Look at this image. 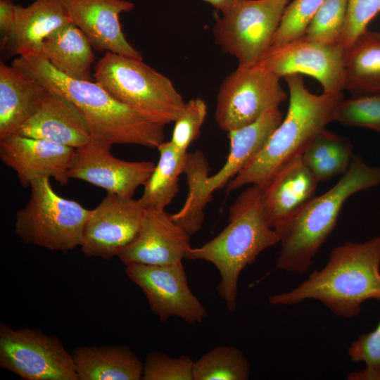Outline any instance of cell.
<instances>
[{"label":"cell","mask_w":380,"mask_h":380,"mask_svg":"<svg viewBox=\"0 0 380 380\" xmlns=\"http://www.w3.org/2000/svg\"><path fill=\"white\" fill-rule=\"evenodd\" d=\"M11 65L69 100L88 123L92 139L109 145L158 148L165 139V126L151 122L113 97L100 84L70 77L36 54L15 58Z\"/></svg>","instance_id":"6da1fadb"},{"label":"cell","mask_w":380,"mask_h":380,"mask_svg":"<svg viewBox=\"0 0 380 380\" xmlns=\"http://www.w3.org/2000/svg\"><path fill=\"white\" fill-rule=\"evenodd\" d=\"M319 301L339 317L351 319L369 299L380 301V237L335 247L324 267L290 291L272 295L269 303L291 305Z\"/></svg>","instance_id":"7a4b0ae2"},{"label":"cell","mask_w":380,"mask_h":380,"mask_svg":"<svg viewBox=\"0 0 380 380\" xmlns=\"http://www.w3.org/2000/svg\"><path fill=\"white\" fill-rule=\"evenodd\" d=\"M289 90L287 114L262 148L226 186L227 192L251 184L262 189L286 163L302 155L310 141L330 122L343 93L315 95L301 74L284 77Z\"/></svg>","instance_id":"3957f363"},{"label":"cell","mask_w":380,"mask_h":380,"mask_svg":"<svg viewBox=\"0 0 380 380\" xmlns=\"http://www.w3.org/2000/svg\"><path fill=\"white\" fill-rule=\"evenodd\" d=\"M380 184V167L353 156L341 179L324 194L310 198L273 229L281 244L276 268L305 272L336 225L341 209L353 194Z\"/></svg>","instance_id":"277c9868"},{"label":"cell","mask_w":380,"mask_h":380,"mask_svg":"<svg viewBox=\"0 0 380 380\" xmlns=\"http://www.w3.org/2000/svg\"><path fill=\"white\" fill-rule=\"evenodd\" d=\"M262 189L251 185L229 208L228 224L215 237L201 246L191 248L185 259L204 260L220 274L217 293L229 311L236 308L238 281L241 271L266 248L279 242L265 217Z\"/></svg>","instance_id":"5b68a950"},{"label":"cell","mask_w":380,"mask_h":380,"mask_svg":"<svg viewBox=\"0 0 380 380\" xmlns=\"http://www.w3.org/2000/svg\"><path fill=\"white\" fill-rule=\"evenodd\" d=\"M94 77L115 99L156 123L174 122L186 103L171 80L143 60L108 51Z\"/></svg>","instance_id":"8992f818"},{"label":"cell","mask_w":380,"mask_h":380,"mask_svg":"<svg viewBox=\"0 0 380 380\" xmlns=\"http://www.w3.org/2000/svg\"><path fill=\"white\" fill-rule=\"evenodd\" d=\"M30 196L15 215V233L25 243L67 252L80 247L90 210L61 197L49 179L34 181Z\"/></svg>","instance_id":"52a82bcc"},{"label":"cell","mask_w":380,"mask_h":380,"mask_svg":"<svg viewBox=\"0 0 380 380\" xmlns=\"http://www.w3.org/2000/svg\"><path fill=\"white\" fill-rule=\"evenodd\" d=\"M289 0H236L213 28L215 43L240 67L255 65L270 49Z\"/></svg>","instance_id":"ba28073f"},{"label":"cell","mask_w":380,"mask_h":380,"mask_svg":"<svg viewBox=\"0 0 380 380\" xmlns=\"http://www.w3.org/2000/svg\"><path fill=\"white\" fill-rule=\"evenodd\" d=\"M283 119L279 108H274L255 122L228 132L230 148L224 164L212 176L193 182L191 198L177 215V222L190 235L201 228L205 219L204 210L213 199L214 191L226 187L262 148Z\"/></svg>","instance_id":"9c48e42d"},{"label":"cell","mask_w":380,"mask_h":380,"mask_svg":"<svg viewBox=\"0 0 380 380\" xmlns=\"http://www.w3.org/2000/svg\"><path fill=\"white\" fill-rule=\"evenodd\" d=\"M0 367L24 380H79L61 339L39 329L0 324Z\"/></svg>","instance_id":"30bf717a"},{"label":"cell","mask_w":380,"mask_h":380,"mask_svg":"<svg viewBox=\"0 0 380 380\" xmlns=\"http://www.w3.org/2000/svg\"><path fill=\"white\" fill-rule=\"evenodd\" d=\"M279 79L256 65L238 66L223 80L217 93L215 119L219 127L228 133L279 108L287 98Z\"/></svg>","instance_id":"8fae6325"},{"label":"cell","mask_w":380,"mask_h":380,"mask_svg":"<svg viewBox=\"0 0 380 380\" xmlns=\"http://www.w3.org/2000/svg\"><path fill=\"white\" fill-rule=\"evenodd\" d=\"M125 273L146 296L151 311L161 322L177 317L188 324L208 316L204 305L191 291L182 262L167 265L131 264Z\"/></svg>","instance_id":"7c38bea8"},{"label":"cell","mask_w":380,"mask_h":380,"mask_svg":"<svg viewBox=\"0 0 380 380\" xmlns=\"http://www.w3.org/2000/svg\"><path fill=\"white\" fill-rule=\"evenodd\" d=\"M346 50L340 44H322L300 37L270 49L255 64L279 78L305 74L315 78L326 94L342 93L346 85Z\"/></svg>","instance_id":"4fadbf2b"},{"label":"cell","mask_w":380,"mask_h":380,"mask_svg":"<svg viewBox=\"0 0 380 380\" xmlns=\"http://www.w3.org/2000/svg\"><path fill=\"white\" fill-rule=\"evenodd\" d=\"M144 213L139 200L108 193L90 210L82 252L87 257L104 260L118 257L138 234Z\"/></svg>","instance_id":"5bb4252c"},{"label":"cell","mask_w":380,"mask_h":380,"mask_svg":"<svg viewBox=\"0 0 380 380\" xmlns=\"http://www.w3.org/2000/svg\"><path fill=\"white\" fill-rule=\"evenodd\" d=\"M111 145L91 140L75 149L70 166V179H77L106 190L108 193L132 198L144 186L156 165L152 161H127L115 157Z\"/></svg>","instance_id":"9a60e30c"},{"label":"cell","mask_w":380,"mask_h":380,"mask_svg":"<svg viewBox=\"0 0 380 380\" xmlns=\"http://www.w3.org/2000/svg\"><path fill=\"white\" fill-rule=\"evenodd\" d=\"M75 152V148L71 147L17 133L0 139L1 160L16 172L23 187L51 177L66 185Z\"/></svg>","instance_id":"2e32d148"},{"label":"cell","mask_w":380,"mask_h":380,"mask_svg":"<svg viewBox=\"0 0 380 380\" xmlns=\"http://www.w3.org/2000/svg\"><path fill=\"white\" fill-rule=\"evenodd\" d=\"M190 238L165 210H145L138 234L118 258L125 265L182 262L191 248Z\"/></svg>","instance_id":"e0dca14e"},{"label":"cell","mask_w":380,"mask_h":380,"mask_svg":"<svg viewBox=\"0 0 380 380\" xmlns=\"http://www.w3.org/2000/svg\"><path fill=\"white\" fill-rule=\"evenodd\" d=\"M70 20L89 39L97 51H108L143 60L142 53L125 38L120 15L129 12L134 4L127 0H64Z\"/></svg>","instance_id":"ac0fdd59"},{"label":"cell","mask_w":380,"mask_h":380,"mask_svg":"<svg viewBox=\"0 0 380 380\" xmlns=\"http://www.w3.org/2000/svg\"><path fill=\"white\" fill-rule=\"evenodd\" d=\"M17 134L75 149L92 140L90 127L77 108L63 96L49 90L37 111Z\"/></svg>","instance_id":"d6986e66"},{"label":"cell","mask_w":380,"mask_h":380,"mask_svg":"<svg viewBox=\"0 0 380 380\" xmlns=\"http://www.w3.org/2000/svg\"><path fill=\"white\" fill-rule=\"evenodd\" d=\"M64 0H35L23 7L15 5L13 27L1 45L7 58L39 55L44 39L70 23Z\"/></svg>","instance_id":"ffe728a7"},{"label":"cell","mask_w":380,"mask_h":380,"mask_svg":"<svg viewBox=\"0 0 380 380\" xmlns=\"http://www.w3.org/2000/svg\"><path fill=\"white\" fill-rule=\"evenodd\" d=\"M318 182L301 155L284 165L262 189V203L269 225L274 228L310 200Z\"/></svg>","instance_id":"44dd1931"},{"label":"cell","mask_w":380,"mask_h":380,"mask_svg":"<svg viewBox=\"0 0 380 380\" xmlns=\"http://www.w3.org/2000/svg\"><path fill=\"white\" fill-rule=\"evenodd\" d=\"M48 90L23 72L0 63V139L18 132L39 109Z\"/></svg>","instance_id":"7402d4cb"},{"label":"cell","mask_w":380,"mask_h":380,"mask_svg":"<svg viewBox=\"0 0 380 380\" xmlns=\"http://www.w3.org/2000/svg\"><path fill=\"white\" fill-rule=\"evenodd\" d=\"M72 355L79 380L142 379L144 363L127 346H81Z\"/></svg>","instance_id":"603a6c76"},{"label":"cell","mask_w":380,"mask_h":380,"mask_svg":"<svg viewBox=\"0 0 380 380\" xmlns=\"http://www.w3.org/2000/svg\"><path fill=\"white\" fill-rule=\"evenodd\" d=\"M92 48L82 30L70 22L44 39L39 55L70 77L91 80V65L94 62Z\"/></svg>","instance_id":"cb8c5ba5"},{"label":"cell","mask_w":380,"mask_h":380,"mask_svg":"<svg viewBox=\"0 0 380 380\" xmlns=\"http://www.w3.org/2000/svg\"><path fill=\"white\" fill-rule=\"evenodd\" d=\"M345 89L353 96L380 94V34L367 30L346 51Z\"/></svg>","instance_id":"d4e9b609"},{"label":"cell","mask_w":380,"mask_h":380,"mask_svg":"<svg viewBox=\"0 0 380 380\" xmlns=\"http://www.w3.org/2000/svg\"><path fill=\"white\" fill-rule=\"evenodd\" d=\"M159 159L144 185L139 201L145 210H165L179 191V176L183 173L187 153H181L170 141L158 146Z\"/></svg>","instance_id":"484cf974"},{"label":"cell","mask_w":380,"mask_h":380,"mask_svg":"<svg viewBox=\"0 0 380 380\" xmlns=\"http://www.w3.org/2000/svg\"><path fill=\"white\" fill-rule=\"evenodd\" d=\"M301 157L318 182L326 181L348 170L353 145L348 138L324 129L310 141Z\"/></svg>","instance_id":"4316f807"},{"label":"cell","mask_w":380,"mask_h":380,"mask_svg":"<svg viewBox=\"0 0 380 380\" xmlns=\"http://www.w3.org/2000/svg\"><path fill=\"white\" fill-rule=\"evenodd\" d=\"M251 365L243 353L233 346H217L194 363V380H247Z\"/></svg>","instance_id":"83f0119b"},{"label":"cell","mask_w":380,"mask_h":380,"mask_svg":"<svg viewBox=\"0 0 380 380\" xmlns=\"http://www.w3.org/2000/svg\"><path fill=\"white\" fill-rule=\"evenodd\" d=\"M347 6L348 0H325L300 37L322 44H340Z\"/></svg>","instance_id":"f1b7e54d"},{"label":"cell","mask_w":380,"mask_h":380,"mask_svg":"<svg viewBox=\"0 0 380 380\" xmlns=\"http://www.w3.org/2000/svg\"><path fill=\"white\" fill-rule=\"evenodd\" d=\"M334 121L366 127L380 133V94L353 96L337 105Z\"/></svg>","instance_id":"f546056e"},{"label":"cell","mask_w":380,"mask_h":380,"mask_svg":"<svg viewBox=\"0 0 380 380\" xmlns=\"http://www.w3.org/2000/svg\"><path fill=\"white\" fill-rule=\"evenodd\" d=\"M324 1L294 0L287 5L270 49L285 45L302 37Z\"/></svg>","instance_id":"4dcf8cb0"},{"label":"cell","mask_w":380,"mask_h":380,"mask_svg":"<svg viewBox=\"0 0 380 380\" xmlns=\"http://www.w3.org/2000/svg\"><path fill=\"white\" fill-rule=\"evenodd\" d=\"M348 355L352 362L366 365L362 370L350 372L348 380H380V322L374 330L360 334L352 342Z\"/></svg>","instance_id":"1f68e13d"},{"label":"cell","mask_w":380,"mask_h":380,"mask_svg":"<svg viewBox=\"0 0 380 380\" xmlns=\"http://www.w3.org/2000/svg\"><path fill=\"white\" fill-rule=\"evenodd\" d=\"M194 361L190 355L172 358L158 351L147 355L144 363L143 380H194Z\"/></svg>","instance_id":"d6a6232c"},{"label":"cell","mask_w":380,"mask_h":380,"mask_svg":"<svg viewBox=\"0 0 380 380\" xmlns=\"http://www.w3.org/2000/svg\"><path fill=\"white\" fill-rule=\"evenodd\" d=\"M206 115L207 106L203 99L197 98L186 102L182 112L174 122L170 140L175 149L187 153L191 143L199 137Z\"/></svg>","instance_id":"836d02e7"},{"label":"cell","mask_w":380,"mask_h":380,"mask_svg":"<svg viewBox=\"0 0 380 380\" xmlns=\"http://www.w3.org/2000/svg\"><path fill=\"white\" fill-rule=\"evenodd\" d=\"M380 13V0H348L346 18L340 44L348 49L367 30L369 23Z\"/></svg>","instance_id":"e575fe53"},{"label":"cell","mask_w":380,"mask_h":380,"mask_svg":"<svg viewBox=\"0 0 380 380\" xmlns=\"http://www.w3.org/2000/svg\"><path fill=\"white\" fill-rule=\"evenodd\" d=\"M15 18V4L12 0H0V31L1 44L9 36L14 25Z\"/></svg>","instance_id":"d590c367"},{"label":"cell","mask_w":380,"mask_h":380,"mask_svg":"<svg viewBox=\"0 0 380 380\" xmlns=\"http://www.w3.org/2000/svg\"><path fill=\"white\" fill-rule=\"evenodd\" d=\"M221 12L227 10L236 0H203Z\"/></svg>","instance_id":"8d00e7d4"}]
</instances>
